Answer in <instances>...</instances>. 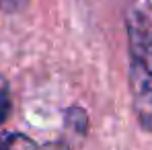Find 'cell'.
I'll use <instances>...</instances> for the list:
<instances>
[{
  "instance_id": "6da1fadb",
  "label": "cell",
  "mask_w": 152,
  "mask_h": 150,
  "mask_svg": "<svg viewBox=\"0 0 152 150\" xmlns=\"http://www.w3.org/2000/svg\"><path fill=\"white\" fill-rule=\"evenodd\" d=\"M132 97L134 109L140 121L152 127V50L148 48H132Z\"/></svg>"
},
{
  "instance_id": "7a4b0ae2",
  "label": "cell",
  "mask_w": 152,
  "mask_h": 150,
  "mask_svg": "<svg viewBox=\"0 0 152 150\" xmlns=\"http://www.w3.org/2000/svg\"><path fill=\"white\" fill-rule=\"evenodd\" d=\"M0 150H35V144L21 134H10L0 138Z\"/></svg>"
},
{
  "instance_id": "3957f363",
  "label": "cell",
  "mask_w": 152,
  "mask_h": 150,
  "mask_svg": "<svg viewBox=\"0 0 152 150\" xmlns=\"http://www.w3.org/2000/svg\"><path fill=\"white\" fill-rule=\"evenodd\" d=\"M10 113V89L4 76H0V125Z\"/></svg>"
},
{
  "instance_id": "277c9868",
  "label": "cell",
  "mask_w": 152,
  "mask_h": 150,
  "mask_svg": "<svg viewBox=\"0 0 152 150\" xmlns=\"http://www.w3.org/2000/svg\"><path fill=\"white\" fill-rule=\"evenodd\" d=\"M27 0H2V4H4V8H8V10H17L19 6H23Z\"/></svg>"
}]
</instances>
